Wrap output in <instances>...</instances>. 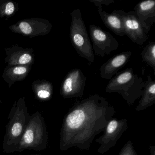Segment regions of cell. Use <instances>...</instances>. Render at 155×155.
I'll return each mask as SVG.
<instances>
[{
    "mask_svg": "<svg viewBox=\"0 0 155 155\" xmlns=\"http://www.w3.org/2000/svg\"><path fill=\"white\" fill-rule=\"evenodd\" d=\"M138 19L141 25L149 31L155 22V1L146 0L138 3L134 9Z\"/></svg>",
    "mask_w": 155,
    "mask_h": 155,
    "instance_id": "cell-11",
    "label": "cell"
},
{
    "mask_svg": "<svg viewBox=\"0 0 155 155\" xmlns=\"http://www.w3.org/2000/svg\"><path fill=\"white\" fill-rule=\"evenodd\" d=\"M26 71H27V69L24 67H17L13 70V72L15 74H18V75L24 74L26 73Z\"/></svg>",
    "mask_w": 155,
    "mask_h": 155,
    "instance_id": "cell-21",
    "label": "cell"
},
{
    "mask_svg": "<svg viewBox=\"0 0 155 155\" xmlns=\"http://www.w3.org/2000/svg\"><path fill=\"white\" fill-rule=\"evenodd\" d=\"M90 34L94 55L104 57L118 48L117 40L109 33L95 25L89 26Z\"/></svg>",
    "mask_w": 155,
    "mask_h": 155,
    "instance_id": "cell-7",
    "label": "cell"
},
{
    "mask_svg": "<svg viewBox=\"0 0 155 155\" xmlns=\"http://www.w3.org/2000/svg\"><path fill=\"white\" fill-rule=\"evenodd\" d=\"M20 28L21 31L26 34H30L32 31V29L29 23L27 22H21L20 24Z\"/></svg>",
    "mask_w": 155,
    "mask_h": 155,
    "instance_id": "cell-17",
    "label": "cell"
},
{
    "mask_svg": "<svg viewBox=\"0 0 155 155\" xmlns=\"http://www.w3.org/2000/svg\"><path fill=\"white\" fill-rule=\"evenodd\" d=\"M30 116L23 100L19 101L12 108L8 117L9 122L6 126V133L2 142L4 153L16 152Z\"/></svg>",
    "mask_w": 155,
    "mask_h": 155,
    "instance_id": "cell-2",
    "label": "cell"
},
{
    "mask_svg": "<svg viewBox=\"0 0 155 155\" xmlns=\"http://www.w3.org/2000/svg\"><path fill=\"white\" fill-rule=\"evenodd\" d=\"M48 141L45 120L40 112L36 111L31 115L16 152H22L27 150L42 151L47 148Z\"/></svg>",
    "mask_w": 155,
    "mask_h": 155,
    "instance_id": "cell-4",
    "label": "cell"
},
{
    "mask_svg": "<svg viewBox=\"0 0 155 155\" xmlns=\"http://www.w3.org/2000/svg\"><path fill=\"white\" fill-rule=\"evenodd\" d=\"M31 57L29 54H25L22 55L19 60L20 64H26L31 61Z\"/></svg>",
    "mask_w": 155,
    "mask_h": 155,
    "instance_id": "cell-18",
    "label": "cell"
},
{
    "mask_svg": "<svg viewBox=\"0 0 155 155\" xmlns=\"http://www.w3.org/2000/svg\"><path fill=\"white\" fill-rule=\"evenodd\" d=\"M38 96L40 98L48 99L51 96L50 92L48 91L41 90L38 93Z\"/></svg>",
    "mask_w": 155,
    "mask_h": 155,
    "instance_id": "cell-19",
    "label": "cell"
},
{
    "mask_svg": "<svg viewBox=\"0 0 155 155\" xmlns=\"http://www.w3.org/2000/svg\"><path fill=\"white\" fill-rule=\"evenodd\" d=\"M14 9H15V8L13 3L9 2L6 5L5 12L7 15H11L13 13V12L14 11Z\"/></svg>",
    "mask_w": 155,
    "mask_h": 155,
    "instance_id": "cell-20",
    "label": "cell"
},
{
    "mask_svg": "<svg viewBox=\"0 0 155 155\" xmlns=\"http://www.w3.org/2000/svg\"><path fill=\"white\" fill-rule=\"evenodd\" d=\"M155 103V81L150 75L145 81L144 93L141 99L136 107L137 111H142L151 107Z\"/></svg>",
    "mask_w": 155,
    "mask_h": 155,
    "instance_id": "cell-13",
    "label": "cell"
},
{
    "mask_svg": "<svg viewBox=\"0 0 155 155\" xmlns=\"http://www.w3.org/2000/svg\"><path fill=\"white\" fill-rule=\"evenodd\" d=\"M87 78L79 69H73L66 75L61 94L64 98H79L84 95Z\"/></svg>",
    "mask_w": 155,
    "mask_h": 155,
    "instance_id": "cell-9",
    "label": "cell"
},
{
    "mask_svg": "<svg viewBox=\"0 0 155 155\" xmlns=\"http://www.w3.org/2000/svg\"><path fill=\"white\" fill-rule=\"evenodd\" d=\"M90 2L94 3V5L97 8V11L99 13L103 11L102 10V4L108 6L110 4L114 3L113 0H89Z\"/></svg>",
    "mask_w": 155,
    "mask_h": 155,
    "instance_id": "cell-16",
    "label": "cell"
},
{
    "mask_svg": "<svg viewBox=\"0 0 155 155\" xmlns=\"http://www.w3.org/2000/svg\"><path fill=\"white\" fill-rule=\"evenodd\" d=\"M39 155V154H32V155Z\"/></svg>",
    "mask_w": 155,
    "mask_h": 155,
    "instance_id": "cell-23",
    "label": "cell"
},
{
    "mask_svg": "<svg viewBox=\"0 0 155 155\" xmlns=\"http://www.w3.org/2000/svg\"><path fill=\"white\" fill-rule=\"evenodd\" d=\"M99 14L104 25L113 33L120 37L126 35L122 19L114 11L111 13L103 11Z\"/></svg>",
    "mask_w": 155,
    "mask_h": 155,
    "instance_id": "cell-12",
    "label": "cell"
},
{
    "mask_svg": "<svg viewBox=\"0 0 155 155\" xmlns=\"http://www.w3.org/2000/svg\"><path fill=\"white\" fill-rule=\"evenodd\" d=\"M123 21L125 34L132 42L142 45L148 39L149 31L143 27L133 11L125 12L123 10H114Z\"/></svg>",
    "mask_w": 155,
    "mask_h": 155,
    "instance_id": "cell-8",
    "label": "cell"
},
{
    "mask_svg": "<svg viewBox=\"0 0 155 155\" xmlns=\"http://www.w3.org/2000/svg\"><path fill=\"white\" fill-rule=\"evenodd\" d=\"M118 155H137L131 140H129L124 145Z\"/></svg>",
    "mask_w": 155,
    "mask_h": 155,
    "instance_id": "cell-15",
    "label": "cell"
},
{
    "mask_svg": "<svg viewBox=\"0 0 155 155\" xmlns=\"http://www.w3.org/2000/svg\"><path fill=\"white\" fill-rule=\"evenodd\" d=\"M115 114L114 107L97 93L75 103L62 121L61 150L72 147L89 150L94 138L104 131Z\"/></svg>",
    "mask_w": 155,
    "mask_h": 155,
    "instance_id": "cell-1",
    "label": "cell"
},
{
    "mask_svg": "<svg viewBox=\"0 0 155 155\" xmlns=\"http://www.w3.org/2000/svg\"><path fill=\"white\" fill-rule=\"evenodd\" d=\"M142 60L155 71V42H149L141 52Z\"/></svg>",
    "mask_w": 155,
    "mask_h": 155,
    "instance_id": "cell-14",
    "label": "cell"
},
{
    "mask_svg": "<svg viewBox=\"0 0 155 155\" xmlns=\"http://www.w3.org/2000/svg\"><path fill=\"white\" fill-rule=\"evenodd\" d=\"M71 24L70 38L79 56L89 62H95L92 45L79 9H74L71 13Z\"/></svg>",
    "mask_w": 155,
    "mask_h": 155,
    "instance_id": "cell-5",
    "label": "cell"
},
{
    "mask_svg": "<svg viewBox=\"0 0 155 155\" xmlns=\"http://www.w3.org/2000/svg\"><path fill=\"white\" fill-rule=\"evenodd\" d=\"M131 54V51H123L112 57L101 67V77L105 79H111L127 63Z\"/></svg>",
    "mask_w": 155,
    "mask_h": 155,
    "instance_id": "cell-10",
    "label": "cell"
},
{
    "mask_svg": "<svg viewBox=\"0 0 155 155\" xmlns=\"http://www.w3.org/2000/svg\"><path fill=\"white\" fill-rule=\"evenodd\" d=\"M149 149L150 150V155H155V146H150Z\"/></svg>",
    "mask_w": 155,
    "mask_h": 155,
    "instance_id": "cell-22",
    "label": "cell"
},
{
    "mask_svg": "<svg viewBox=\"0 0 155 155\" xmlns=\"http://www.w3.org/2000/svg\"><path fill=\"white\" fill-rule=\"evenodd\" d=\"M145 81L134 74L131 68L127 69L112 78L107 84L106 91L121 95L129 105H131L144 93Z\"/></svg>",
    "mask_w": 155,
    "mask_h": 155,
    "instance_id": "cell-3",
    "label": "cell"
},
{
    "mask_svg": "<svg viewBox=\"0 0 155 155\" xmlns=\"http://www.w3.org/2000/svg\"><path fill=\"white\" fill-rule=\"evenodd\" d=\"M127 119H112L107 124L103 135L95 140L100 144L97 152L103 155L114 147L127 130Z\"/></svg>",
    "mask_w": 155,
    "mask_h": 155,
    "instance_id": "cell-6",
    "label": "cell"
}]
</instances>
